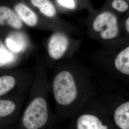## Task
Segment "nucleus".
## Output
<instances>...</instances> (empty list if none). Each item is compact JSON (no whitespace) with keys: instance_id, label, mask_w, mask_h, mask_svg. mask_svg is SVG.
Wrapping results in <instances>:
<instances>
[{"instance_id":"f3484780","label":"nucleus","mask_w":129,"mask_h":129,"mask_svg":"<svg viewBox=\"0 0 129 129\" xmlns=\"http://www.w3.org/2000/svg\"><path fill=\"white\" fill-rule=\"evenodd\" d=\"M125 28L126 31L129 33V16L125 22Z\"/></svg>"},{"instance_id":"a211bd4d","label":"nucleus","mask_w":129,"mask_h":129,"mask_svg":"<svg viewBox=\"0 0 129 129\" xmlns=\"http://www.w3.org/2000/svg\"></svg>"},{"instance_id":"7ed1b4c3","label":"nucleus","mask_w":129,"mask_h":129,"mask_svg":"<svg viewBox=\"0 0 129 129\" xmlns=\"http://www.w3.org/2000/svg\"><path fill=\"white\" fill-rule=\"evenodd\" d=\"M32 73L27 69H15L0 73V98L30 89Z\"/></svg>"},{"instance_id":"f03ea898","label":"nucleus","mask_w":129,"mask_h":129,"mask_svg":"<svg viewBox=\"0 0 129 129\" xmlns=\"http://www.w3.org/2000/svg\"><path fill=\"white\" fill-rule=\"evenodd\" d=\"M30 90L19 91L0 98V129L15 127L22 112Z\"/></svg>"},{"instance_id":"f8f14e48","label":"nucleus","mask_w":129,"mask_h":129,"mask_svg":"<svg viewBox=\"0 0 129 129\" xmlns=\"http://www.w3.org/2000/svg\"><path fill=\"white\" fill-rule=\"evenodd\" d=\"M114 120L120 129H129V102L122 104L116 109Z\"/></svg>"},{"instance_id":"1a4fd4ad","label":"nucleus","mask_w":129,"mask_h":129,"mask_svg":"<svg viewBox=\"0 0 129 129\" xmlns=\"http://www.w3.org/2000/svg\"><path fill=\"white\" fill-rule=\"evenodd\" d=\"M8 25L16 29L22 28V22L17 14L9 7L0 6V25Z\"/></svg>"},{"instance_id":"9b49d317","label":"nucleus","mask_w":129,"mask_h":129,"mask_svg":"<svg viewBox=\"0 0 129 129\" xmlns=\"http://www.w3.org/2000/svg\"><path fill=\"white\" fill-rule=\"evenodd\" d=\"M77 129H108L98 117L89 114L80 116L77 121Z\"/></svg>"},{"instance_id":"f257e3e1","label":"nucleus","mask_w":129,"mask_h":129,"mask_svg":"<svg viewBox=\"0 0 129 129\" xmlns=\"http://www.w3.org/2000/svg\"><path fill=\"white\" fill-rule=\"evenodd\" d=\"M42 69H38L26 105L14 129H43L48 124L49 110L44 93Z\"/></svg>"},{"instance_id":"0eeeda50","label":"nucleus","mask_w":129,"mask_h":129,"mask_svg":"<svg viewBox=\"0 0 129 129\" xmlns=\"http://www.w3.org/2000/svg\"><path fill=\"white\" fill-rule=\"evenodd\" d=\"M18 55L10 50L5 41L0 39V73L16 69L19 62Z\"/></svg>"},{"instance_id":"4468645a","label":"nucleus","mask_w":129,"mask_h":129,"mask_svg":"<svg viewBox=\"0 0 129 129\" xmlns=\"http://www.w3.org/2000/svg\"><path fill=\"white\" fill-rule=\"evenodd\" d=\"M33 6L38 8L40 13L48 17H53L56 14L54 5L50 0H30Z\"/></svg>"},{"instance_id":"2eb2a0df","label":"nucleus","mask_w":129,"mask_h":129,"mask_svg":"<svg viewBox=\"0 0 129 129\" xmlns=\"http://www.w3.org/2000/svg\"><path fill=\"white\" fill-rule=\"evenodd\" d=\"M111 6L113 8L120 12H124L129 8V5L125 0H113Z\"/></svg>"},{"instance_id":"9d476101","label":"nucleus","mask_w":129,"mask_h":129,"mask_svg":"<svg viewBox=\"0 0 129 129\" xmlns=\"http://www.w3.org/2000/svg\"><path fill=\"white\" fill-rule=\"evenodd\" d=\"M14 10L21 21L28 26L33 27L37 24V15L27 5L23 3H18L15 5Z\"/></svg>"},{"instance_id":"423d86ee","label":"nucleus","mask_w":129,"mask_h":129,"mask_svg":"<svg viewBox=\"0 0 129 129\" xmlns=\"http://www.w3.org/2000/svg\"><path fill=\"white\" fill-rule=\"evenodd\" d=\"M68 37L61 32H56L51 36L48 43V54L51 59L57 60L61 58L69 46Z\"/></svg>"},{"instance_id":"ddd939ff","label":"nucleus","mask_w":129,"mask_h":129,"mask_svg":"<svg viewBox=\"0 0 129 129\" xmlns=\"http://www.w3.org/2000/svg\"><path fill=\"white\" fill-rule=\"evenodd\" d=\"M116 69L123 74L129 75V46L120 51L114 61Z\"/></svg>"},{"instance_id":"39448f33","label":"nucleus","mask_w":129,"mask_h":129,"mask_svg":"<svg viewBox=\"0 0 129 129\" xmlns=\"http://www.w3.org/2000/svg\"><path fill=\"white\" fill-rule=\"evenodd\" d=\"M92 28L96 32L100 34L104 40L115 38L119 34L117 17L110 11H104L98 15L93 22Z\"/></svg>"},{"instance_id":"6e6552de","label":"nucleus","mask_w":129,"mask_h":129,"mask_svg":"<svg viewBox=\"0 0 129 129\" xmlns=\"http://www.w3.org/2000/svg\"><path fill=\"white\" fill-rule=\"evenodd\" d=\"M5 42L10 50L18 55L26 51L29 46L26 37L19 32L9 34L5 38Z\"/></svg>"},{"instance_id":"20e7f679","label":"nucleus","mask_w":129,"mask_h":129,"mask_svg":"<svg viewBox=\"0 0 129 129\" xmlns=\"http://www.w3.org/2000/svg\"><path fill=\"white\" fill-rule=\"evenodd\" d=\"M52 89L55 102L59 106L69 105L78 95L73 76L67 70H61L56 73L52 81Z\"/></svg>"},{"instance_id":"dca6fc26","label":"nucleus","mask_w":129,"mask_h":129,"mask_svg":"<svg viewBox=\"0 0 129 129\" xmlns=\"http://www.w3.org/2000/svg\"><path fill=\"white\" fill-rule=\"evenodd\" d=\"M59 5L66 9L73 10L76 7L75 0H56Z\"/></svg>"}]
</instances>
